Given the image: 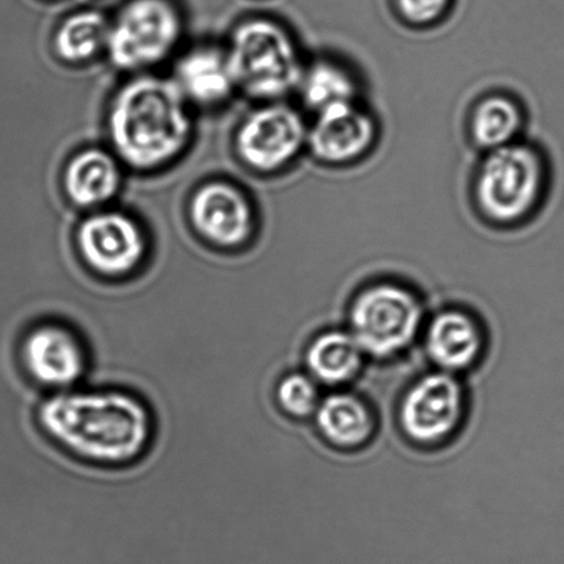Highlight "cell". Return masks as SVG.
Returning <instances> with one entry per match:
<instances>
[{"label": "cell", "mask_w": 564, "mask_h": 564, "mask_svg": "<svg viewBox=\"0 0 564 564\" xmlns=\"http://www.w3.org/2000/svg\"><path fill=\"white\" fill-rule=\"evenodd\" d=\"M37 422L66 455L98 467L137 463L154 436L151 408L120 389L54 392L39 408Z\"/></svg>", "instance_id": "1"}, {"label": "cell", "mask_w": 564, "mask_h": 564, "mask_svg": "<svg viewBox=\"0 0 564 564\" xmlns=\"http://www.w3.org/2000/svg\"><path fill=\"white\" fill-rule=\"evenodd\" d=\"M108 135L121 164L138 171L162 169L189 145V102L174 80L137 76L124 83L110 102Z\"/></svg>", "instance_id": "2"}, {"label": "cell", "mask_w": 564, "mask_h": 564, "mask_svg": "<svg viewBox=\"0 0 564 564\" xmlns=\"http://www.w3.org/2000/svg\"><path fill=\"white\" fill-rule=\"evenodd\" d=\"M550 182L540 149L518 141L484 153L474 176L475 208L486 223L511 228L538 212Z\"/></svg>", "instance_id": "3"}, {"label": "cell", "mask_w": 564, "mask_h": 564, "mask_svg": "<svg viewBox=\"0 0 564 564\" xmlns=\"http://www.w3.org/2000/svg\"><path fill=\"white\" fill-rule=\"evenodd\" d=\"M236 87L261 101H282L297 90L304 61L296 37L267 17L246 20L226 48Z\"/></svg>", "instance_id": "4"}, {"label": "cell", "mask_w": 564, "mask_h": 564, "mask_svg": "<svg viewBox=\"0 0 564 564\" xmlns=\"http://www.w3.org/2000/svg\"><path fill=\"white\" fill-rule=\"evenodd\" d=\"M424 310L416 292L394 281L365 286L350 307V334L365 354L397 356L412 345L422 326Z\"/></svg>", "instance_id": "5"}, {"label": "cell", "mask_w": 564, "mask_h": 564, "mask_svg": "<svg viewBox=\"0 0 564 564\" xmlns=\"http://www.w3.org/2000/svg\"><path fill=\"white\" fill-rule=\"evenodd\" d=\"M182 17L171 0H130L110 22L107 53L121 70L163 63L182 37Z\"/></svg>", "instance_id": "6"}, {"label": "cell", "mask_w": 564, "mask_h": 564, "mask_svg": "<svg viewBox=\"0 0 564 564\" xmlns=\"http://www.w3.org/2000/svg\"><path fill=\"white\" fill-rule=\"evenodd\" d=\"M308 121L284 101L267 102L237 130L236 152L247 167L272 174L296 162L307 149Z\"/></svg>", "instance_id": "7"}, {"label": "cell", "mask_w": 564, "mask_h": 564, "mask_svg": "<svg viewBox=\"0 0 564 564\" xmlns=\"http://www.w3.org/2000/svg\"><path fill=\"white\" fill-rule=\"evenodd\" d=\"M77 252L86 267L102 279L130 278L148 253L145 231L134 218L115 209H98L76 231Z\"/></svg>", "instance_id": "8"}, {"label": "cell", "mask_w": 564, "mask_h": 564, "mask_svg": "<svg viewBox=\"0 0 564 564\" xmlns=\"http://www.w3.org/2000/svg\"><path fill=\"white\" fill-rule=\"evenodd\" d=\"M20 357L33 383L52 394L76 389L90 368L85 337L64 321L32 326L21 343Z\"/></svg>", "instance_id": "9"}, {"label": "cell", "mask_w": 564, "mask_h": 564, "mask_svg": "<svg viewBox=\"0 0 564 564\" xmlns=\"http://www.w3.org/2000/svg\"><path fill=\"white\" fill-rule=\"evenodd\" d=\"M466 395L453 373H430L409 387L398 420L403 434L414 444L438 445L451 438L463 422Z\"/></svg>", "instance_id": "10"}, {"label": "cell", "mask_w": 564, "mask_h": 564, "mask_svg": "<svg viewBox=\"0 0 564 564\" xmlns=\"http://www.w3.org/2000/svg\"><path fill=\"white\" fill-rule=\"evenodd\" d=\"M379 134L378 119L358 99L313 115V121H308L307 149L319 164L346 167L368 156Z\"/></svg>", "instance_id": "11"}, {"label": "cell", "mask_w": 564, "mask_h": 564, "mask_svg": "<svg viewBox=\"0 0 564 564\" xmlns=\"http://www.w3.org/2000/svg\"><path fill=\"white\" fill-rule=\"evenodd\" d=\"M193 228L209 245L236 248L246 245L256 231V212L239 186L225 181L204 184L189 202Z\"/></svg>", "instance_id": "12"}, {"label": "cell", "mask_w": 564, "mask_h": 564, "mask_svg": "<svg viewBox=\"0 0 564 564\" xmlns=\"http://www.w3.org/2000/svg\"><path fill=\"white\" fill-rule=\"evenodd\" d=\"M425 347L444 372H462L474 367L482 356L484 330L471 314L458 308L445 310L431 321Z\"/></svg>", "instance_id": "13"}, {"label": "cell", "mask_w": 564, "mask_h": 564, "mask_svg": "<svg viewBox=\"0 0 564 564\" xmlns=\"http://www.w3.org/2000/svg\"><path fill=\"white\" fill-rule=\"evenodd\" d=\"M174 82L187 102L202 107L223 104L237 90L226 48L209 44L182 55Z\"/></svg>", "instance_id": "14"}, {"label": "cell", "mask_w": 564, "mask_h": 564, "mask_svg": "<svg viewBox=\"0 0 564 564\" xmlns=\"http://www.w3.org/2000/svg\"><path fill=\"white\" fill-rule=\"evenodd\" d=\"M123 181L120 160L99 148L76 153L66 164L63 185L76 207L99 209L118 195Z\"/></svg>", "instance_id": "15"}, {"label": "cell", "mask_w": 564, "mask_h": 564, "mask_svg": "<svg viewBox=\"0 0 564 564\" xmlns=\"http://www.w3.org/2000/svg\"><path fill=\"white\" fill-rule=\"evenodd\" d=\"M527 112L519 99L508 93H489L474 104L468 118L469 138L480 152L521 141Z\"/></svg>", "instance_id": "16"}, {"label": "cell", "mask_w": 564, "mask_h": 564, "mask_svg": "<svg viewBox=\"0 0 564 564\" xmlns=\"http://www.w3.org/2000/svg\"><path fill=\"white\" fill-rule=\"evenodd\" d=\"M315 424L321 435L339 449H356L372 438L376 419L368 403L350 392H336L319 402Z\"/></svg>", "instance_id": "17"}, {"label": "cell", "mask_w": 564, "mask_h": 564, "mask_svg": "<svg viewBox=\"0 0 564 564\" xmlns=\"http://www.w3.org/2000/svg\"><path fill=\"white\" fill-rule=\"evenodd\" d=\"M302 104L313 115L335 105L361 99V82L351 66L323 55L304 65L297 90Z\"/></svg>", "instance_id": "18"}, {"label": "cell", "mask_w": 564, "mask_h": 564, "mask_svg": "<svg viewBox=\"0 0 564 564\" xmlns=\"http://www.w3.org/2000/svg\"><path fill=\"white\" fill-rule=\"evenodd\" d=\"M364 356L361 346L350 332H324L307 348L308 375L323 384H346L361 370Z\"/></svg>", "instance_id": "19"}, {"label": "cell", "mask_w": 564, "mask_h": 564, "mask_svg": "<svg viewBox=\"0 0 564 564\" xmlns=\"http://www.w3.org/2000/svg\"><path fill=\"white\" fill-rule=\"evenodd\" d=\"M110 22L97 10H82L61 22L54 52L68 64H83L107 52Z\"/></svg>", "instance_id": "20"}, {"label": "cell", "mask_w": 564, "mask_h": 564, "mask_svg": "<svg viewBox=\"0 0 564 564\" xmlns=\"http://www.w3.org/2000/svg\"><path fill=\"white\" fill-rule=\"evenodd\" d=\"M275 402L292 419L313 416L321 402L317 381L310 375L288 373L275 387Z\"/></svg>", "instance_id": "21"}, {"label": "cell", "mask_w": 564, "mask_h": 564, "mask_svg": "<svg viewBox=\"0 0 564 564\" xmlns=\"http://www.w3.org/2000/svg\"><path fill=\"white\" fill-rule=\"evenodd\" d=\"M455 0H391L400 21L412 28H431L449 15Z\"/></svg>", "instance_id": "22"}]
</instances>
